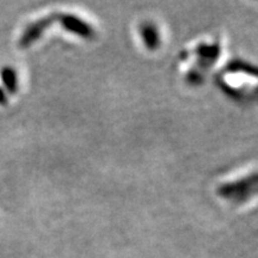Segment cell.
I'll return each instance as SVG.
<instances>
[{
	"instance_id": "cell-1",
	"label": "cell",
	"mask_w": 258,
	"mask_h": 258,
	"mask_svg": "<svg viewBox=\"0 0 258 258\" xmlns=\"http://www.w3.org/2000/svg\"><path fill=\"white\" fill-rule=\"evenodd\" d=\"M258 192V175H252L238 179L233 183H227L218 188V195L222 199L239 205Z\"/></svg>"
},
{
	"instance_id": "cell-2",
	"label": "cell",
	"mask_w": 258,
	"mask_h": 258,
	"mask_svg": "<svg viewBox=\"0 0 258 258\" xmlns=\"http://www.w3.org/2000/svg\"><path fill=\"white\" fill-rule=\"evenodd\" d=\"M54 21V16H48V17H43L37 21L32 22L31 24H29L27 28L24 29L23 34L21 35L18 41V46L21 48H27L31 46L32 43H35L38 38L42 36L46 29L50 27L51 23Z\"/></svg>"
},
{
	"instance_id": "cell-3",
	"label": "cell",
	"mask_w": 258,
	"mask_h": 258,
	"mask_svg": "<svg viewBox=\"0 0 258 258\" xmlns=\"http://www.w3.org/2000/svg\"><path fill=\"white\" fill-rule=\"evenodd\" d=\"M0 78L3 85L5 86L9 93H16L18 91V74L11 66H4L0 70Z\"/></svg>"
},
{
	"instance_id": "cell-4",
	"label": "cell",
	"mask_w": 258,
	"mask_h": 258,
	"mask_svg": "<svg viewBox=\"0 0 258 258\" xmlns=\"http://www.w3.org/2000/svg\"><path fill=\"white\" fill-rule=\"evenodd\" d=\"M9 102V96L4 89L0 86V105H6Z\"/></svg>"
}]
</instances>
